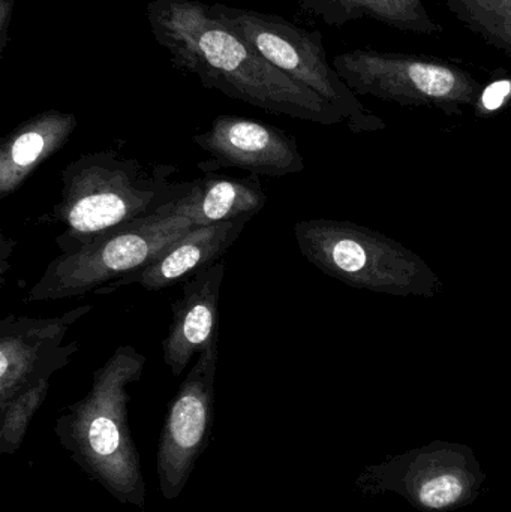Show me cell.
<instances>
[{
  "label": "cell",
  "mask_w": 511,
  "mask_h": 512,
  "mask_svg": "<svg viewBox=\"0 0 511 512\" xmlns=\"http://www.w3.org/2000/svg\"><path fill=\"white\" fill-rule=\"evenodd\" d=\"M147 20L176 68L207 89L293 119L332 123L339 111L320 95L270 65L248 42L197 0H152Z\"/></svg>",
  "instance_id": "1"
},
{
  "label": "cell",
  "mask_w": 511,
  "mask_h": 512,
  "mask_svg": "<svg viewBox=\"0 0 511 512\" xmlns=\"http://www.w3.org/2000/svg\"><path fill=\"white\" fill-rule=\"evenodd\" d=\"M146 357L119 346L93 373L89 393L66 406L54 435L72 462L117 502L146 505V481L128 420L129 385L143 378Z\"/></svg>",
  "instance_id": "2"
},
{
  "label": "cell",
  "mask_w": 511,
  "mask_h": 512,
  "mask_svg": "<svg viewBox=\"0 0 511 512\" xmlns=\"http://www.w3.org/2000/svg\"><path fill=\"white\" fill-rule=\"evenodd\" d=\"M174 165L141 164L114 150L87 153L62 171L60 201L50 219L65 230L60 254H72L120 225L149 218L186 197L192 182H171Z\"/></svg>",
  "instance_id": "3"
},
{
  "label": "cell",
  "mask_w": 511,
  "mask_h": 512,
  "mask_svg": "<svg viewBox=\"0 0 511 512\" xmlns=\"http://www.w3.org/2000/svg\"><path fill=\"white\" fill-rule=\"evenodd\" d=\"M171 207L105 231L72 254H60L47 265L24 301L81 297L146 267L197 227L191 219L173 215Z\"/></svg>",
  "instance_id": "4"
},
{
  "label": "cell",
  "mask_w": 511,
  "mask_h": 512,
  "mask_svg": "<svg viewBox=\"0 0 511 512\" xmlns=\"http://www.w3.org/2000/svg\"><path fill=\"white\" fill-rule=\"evenodd\" d=\"M486 474L471 448L434 442L368 466L356 481L365 495L393 493L422 512H450L474 504Z\"/></svg>",
  "instance_id": "5"
},
{
  "label": "cell",
  "mask_w": 511,
  "mask_h": 512,
  "mask_svg": "<svg viewBox=\"0 0 511 512\" xmlns=\"http://www.w3.org/2000/svg\"><path fill=\"white\" fill-rule=\"evenodd\" d=\"M209 12L248 42L270 65L314 90L339 113H356L359 102L327 59L323 35L279 15L215 3Z\"/></svg>",
  "instance_id": "6"
},
{
  "label": "cell",
  "mask_w": 511,
  "mask_h": 512,
  "mask_svg": "<svg viewBox=\"0 0 511 512\" xmlns=\"http://www.w3.org/2000/svg\"><path fill=\"white\" fill-rule=\"evenodd\" d=\"M332 65L350 89L401 102L452 105L479 90L465 69L440 57L357 48L333 57Z\"/></svg>",
  "instance_id": "7"
},
{
  "label": "cell",
  "mask_w": 511,
  "mask_h": 512,
  "mask_svg": "<svg viewBox=\"0 0 511 512\" xmlns=\"http://www.w3.org/2000/svg\"><path fill=\"white\" fill-rule=\"evenodd\" d=\"M218 358V343L201 351L168 406L156 451L159 490L165 501L182 495L209 445L215 421Z\"/></svg>",
  "instance_id": "8"
},
{
  "label": "cell",
  "mask_w": 511,
  "mask_h": 512,
  "mask_svg": "<svg viewBox=\"0 0 511 512\" xmlns=\"http://www.w3.org/2000/svg\"><path fill=\"white\" fill-rule=\"evenodd\" d=\"M92 309L84 304L54 318L8 315L0 321V408L69 364L78 343L62 345L63 339Z\"/></svg>",
  "instance_id": "9"
},
{
  "label": "cell",
  "mask_w": 511,
  "mask_h": 512,
  "mask_svg": "<svg viewBox=\"0 0 511 512\" xmlns=\"http://www.w3.org/2000/svg\"><path fill=\"white\" fill-rule=\"evenodd\" d=\"M194 143L210 155L198 164L206 174L240 168L258 176L282 177L303 170L302 156L290 135L246 117L221 114L209 131L195 135Z\"/></svg>",
  "instance_id": "10"
},
{
  "label": "cell",
  "mask_w": 511,
  "mask_h": 512,
  "mask_svg": "<svg viewBox=\"0 0 511 512\" xmlns=\"http://www.w3.org/2000/svg\"><path fill=\"white\" fill-rule=\"evenodd\" d=\"M224 276L225 264L219 261L183 282L182 297L173 303V321L162 342L164 361L173 376L182 375L195 354L218 343Z\"/></svg>",
  "instance_id": "11"
},
{
  "label": "cell",
  "mask_w": 511,
  "mask_h": 512,
  "mask_svg": "<svg viewBox=\"0 0 511 512\" xmlns=\"http://www.w3.org/2000/svg\"><path fill=\"white\" fill-rule=\"evenodd\" d=\"M251 219L240 218L192 228L146 267L96 289L93 294H110L122 286L134 283L143 286L147 291L156 292L176 283L186 282L198 271L219 262L239 239L243 228Z\"/></svg>",
  "instance_id": "12"
},
{
  "label": "cell",
  "mask_w": 511,
  "mask_h": 512,
  "mask_svg": "<svg viewBox=\"0 0 511 512\" xmlns=\"http://www.w3.org/2000/svg\"><path fill=\"white\" fill-rule=\"evenodd\" d=\"M75 128V114L48 110L9 132L0 143V198L18 191L39 165L62 150Z\"/></svg>",
  "instance_id": "13"
},
{
  "label": "cell",
  "mask_w": 511,
  "mask_h": 512,
  "mask_svg": "<svg viewBox=\"0 0 511 512\" xmlns=\"http://www.w3.org/2000/svg\"><path fill=\"white\" fill-rule=\"evenodd\" d=\"M192 183V191L176 201L170 212L191 219L197 227L252 218L267 203L258 174L234 179L209 173Z\"/></svg>",
  "instance_id": "14"
},
{
  "label": "cell",
  "mask_w": 511,
  "mask_h": 512,
  "mask_svg": "<svg viewBox=\"0 0 511 512\" xmlns=\"http://www.w3.org/2000/svg\"><path fill=\"white\" fill-rule=\"evenodd\" d=\"M309 14L329 26L341 27L360 18H371L402 32L441 35L444 27L429 15L423 0H299Z\"/></svg>",
  "instance_id": "15"
},
{
  "label": "cell",
  "mask_w": 511,
  "mask_h": 512,
  "mask_svg": "<svg viewBox=\"0 0 511 512\" xmlns=\"http://www.w3.org/2000/svg\"><path fill=\"white\" fill-rule=\"evenodd\" d=\"M474 35L511 56V0H440Z\"/></svg>",
  "instance_id": "16"
},
{
  "label": "cell",
  "mask_w": 511,
  "mask_h": 512,
  "mask_svg": "<svg viewBox=\"0 0 511 512\" xmlns=\"http://www.w3.org/2000/svg\"><path fill=\"white\" fill-rule=\"evenodd\" d=\"M48 391L50 379H42L0 408V454L8 456L20 450L30 421L47 399Z\"/></svg>",
  "instance_id": "17"
},
{
  "label": "cell",
  "mask_w": 511,
  "mask_h": 512,
  "mask_svg": "<svg viewBox=\"0 0 511 512\" xmlns=\"http://www.w3.org/2000/svg\"><path fill=\"white\" fill-rule=\"evenodd\" d=\"M15 0H0V56L8 44L9 27L14 14Z\"/></svg>",
  "instance_id": "18"
}]
</instances>
